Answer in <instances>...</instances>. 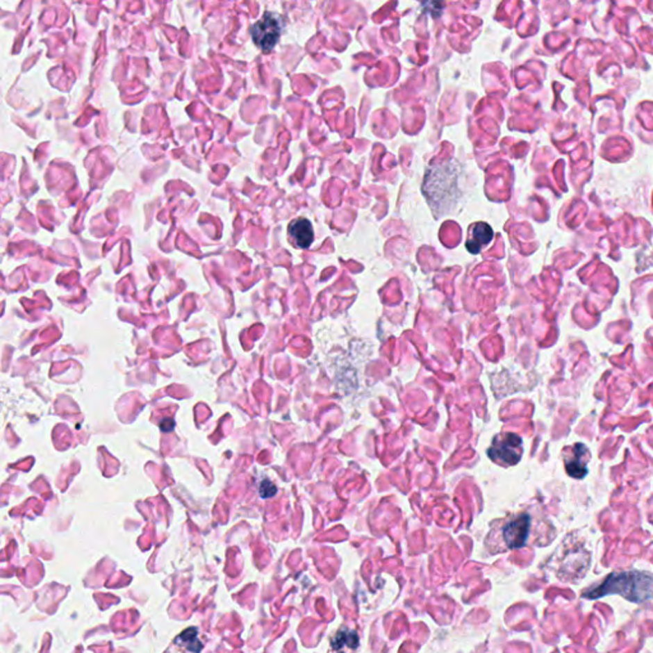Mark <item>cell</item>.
<instances>
[{
    "label": "cell",
    "mask_w": 653,
    "mask_h": 653,
    "mask_svg": "<svg viewBox=\"0 0 653 653\" xmlns=\"http://www.w3.org/2000/svg\"><path fill=\"white\" fill-rule=\"evenodd\" d=\"M609 595H620L631 602H645L652 596V576L645 572L613 573L602 584L586 592V599H601Z\"/></svg>",
    "instance_id": "6da1fadb"
},
{
    "label": "cell",
    "mask_w": 653,
    "mask_h": 653,
    "mask_svg": "<svg viewBox=\"0 0 653 653\" xmlns=\"http://www.w3.org/2000/svg\"><path fill=\"white\" fill-rule=\"evenodd\" d=\"M457 190V172L452 170L449 165H440L430 169L424 185V193L429 202L436 207H439V212H443L444 206L453 203Z\"/></svg>",
    "instance_id": "7a4b0ae2"
},
{
    "label": "cell",
    "mask_w": 653,
    "mask_h": 653,
    "mask_svg": "<svg viewBox=\"0 0 653 653\" xmlns=\"http://www.w3.org/2000/svg\"><path fill=\"white\" fill-rule=\"evenodd\" d=\"M283 21L279 15L265 12L257 24L250 27V36L258 47L268 53L273 50L280 40Z\"/></svg>",
    "instance_id": "3957f363"
},
{
    "label": "cell",
    "mask_w": 653,
    "mask_h": 653,
    "mask_svg": "<svg viewBox=\"0 0 653 653\" xmlns=\"http://www.w3.org/2000/svg\"><path fill=\"white\" fill-rule=\"evenodd\" d=\"M522 439L517 434H502L495 436L488 451L490 458L500 465L514 466L521 461Z\"/></svg>",
    "instance_id": "277c9868"
},
{
    "label": "cell",
    "mask_w": 653,
    "mask_h": 653,
    "mask_svg": "<svg viewBox=\"0 0 653 653\" xmlns=\"http://www.w3.org/2000/svg\"><path fill=\"white\" fill-rule=\"evenodd\" d=\"M531 529V515L521 514L508 522L502 529L503 540L509 549H521L529 536Z\"/></svg>",
    "instance_id": "5b68a950"
},
{
    "label": "cell",
    "mask_w": 653,
    "mask_h": 653,
    "mask_svg": "<svg viewBox=\"0 0 653 653\" xmlns=\"http://www.w3.org/2000/svg\"><path fill=\"white\" fill-rule=\"evenodd\" d=\"M288 235L297 248H309L314 239V231L311 221L306 218H297L292 221L291 225L288 226Z\"/></svg>",
    "instance_id": "8992f818"
},
{
    "label": "cell",
    "mask_w": 653,
    "mask_h": 653,
    "mask_svg": "<svg viewBox=\"0 0 653 653\" xmlns=\"http://www.w3.org/2000/svg\"><path fill=\"white\" fill-rule=\"evenodd\" d=\"M493 229L485 222L474 224L470 230V236L467 239L466 247L470 253L477 254L485 247H488L490 241L493 240Z\"/></svg>",
    "instance_id": "52a82bcc"
},
{
    "label": "cell",
    "mask_w": 653,
    "mask_h": 653,
    "mask_svg": "<svg viewBox=\"0 0 653 653\" xmlns=\"http://www.w3.org/2000/svg\"><path fill=\"white\" fill-rule=\"evenodd\" d=\"M572 452L573 454L569 458L565 459V470L569 476L575 479H582L588 472V468H587L588 451L584 444H577Z\"/></svg>",
    "instance_id": "ba28073f"
},
{
    "label": "cell",
    "mask_w": 653,
    "mask_h": 653,
    "mask_svg": "<svg viewBox=\"0 0 653 653\" xmlns=\"http://www.w3.org/2000/svg\"><path fill=\"white\" fill-rule=\"evenodd\" d=\"M358 645V634L352 630L342 629L336 634L332 639V648L336 653H346V651H354Z\"/></svg>",
    "instance_id": "9c48e42d"
},
{
    "label": "cell",
    "mask_w": 653,
    "mask_h": 653,
    "mask_svg": "<svg viewBox=\"0 0 653 653\" xmlns=\"http://www.w3.org/2000/svg\"><path fill=\"white\" fill-rule=\"evenodd\" d=\"M198 630L197 628H189L184 630L180 637L176 638V642L180 645H185L190 652L199 653L202 651V643L198 639Z\"/></svg>",
    "instance_id": "30bf717a"
},
{
    "label": "cell",
    "mask_w": 653,
    "mask_h": 653,
    "mask_svg": "<svg viewBox=\"0 0 653 653\" xmlns=\"http://www.w3.org/2000/svg\"><path fill=\"white\" fill-rule=\"evenodd\" d=\"M259 494L263 499L272 498L277 494V488L270 480H263L259 486Z\"/></svg>",
    "instance_id": "8fae6325"
},
{
    "label": "cell",
    "mask_w": 653,
    "mask_h": 653,
    "mask_svg": "<svg viewBox=\"0 0 653 653\" xmlns=\"http://www.w3.org/2000/svg\"><path fill=\"white\" fill-rule=\"evenodd\" d=\"M175 428V422L172 419H165L161 421V430L163 431H172Z\"/></svg>",
    "instance_id": "7c38bea8"
}]
</instances>
